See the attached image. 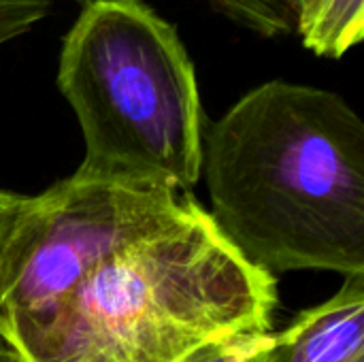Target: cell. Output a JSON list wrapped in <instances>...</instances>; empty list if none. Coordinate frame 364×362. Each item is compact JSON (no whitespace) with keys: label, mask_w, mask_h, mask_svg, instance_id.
Segmentation results:
<instances>
[{"label":"cell","mask_w":364,"mask_h":362,"mask_svg":"<svg viewBox=\"0 0 364 362\" xmlns=\"http://www.w3.org/2000/svg\"><path fill=\"white\" fill-rule=\"evenodd\" d=\"M209 4L235 23L273 38L294 30L303 0H209Z\"/></svg>","instance_id":"obj_7"},{"label":"cell","mask_w":364,"mask_h":362,"mask_svg":"<svg viewBox=\"0 0 364 362\" xmlns=\"http://www.w3.org/2000/svg\"><path fill=\"white\" fill-rule=\"evenodd\" d=\"M0 362H23L13 350H9L6 346L0 344Z\"/></svg>","instance_id":"obj_11"},{"label":"cell","mask_w":364,"mask_h":362,"mask_svg":"<svg viewBox=\"0 0 364 362\" xmlns=\"http://www.w3.org/2000/svg\"><path fill=\"white\" fill-rule=\"evenodd\" d=\"M190 198L75 173L21 196L0 237V344L21 348L102 262L173 222Z\"/></svg>","instance_id":"obj_4"},{"label":"cell","mask_w":364,"mask_h":362,"mask_svg":"<svg viewBox=\"0 0 364 362\" xmlns=\"http://www.w3.org/2000/svg\"><path fill=\"white\" fill-rule=\"evenodd\" d=\"M271 346L269 333H243L205 346L183 362H267Z\"/></svg>","instance_id":"obj_8"},{"label":"cell","mask_w":364,"mask_h":362,"mask_svg":"<svg viewBox=\"0 0 364 362\" xmlns=\"http://www.w3.org/2000/svg\"><path fill=\"white\" fill-rule=\"evenodd\" d=\"M209 218L275 275H364V124L331 90L267 81L203 141Z\"/></svg>","instance_id":"obj_1"},{"label":"cell","mask_w":364,"mask_h":362,"mask_svg":"<svg viewBox=\"0 0 364 362\" xmlns=\"http://www.w3.org/2000/svg\"><path fill=\"white\" fill-rule=\"evenodd\" d=\"M19 201H21L19 194H11V192H2L0 190V237L4 233V226L9 224L11 215L15 213Z\"/></svg>","instance_id":"obj_10"},{"label":"cell","mask_w":364,"mask_h":362,"mask_svg":"<svg viewBox=\"0 0 364 362\" xmlns=\"http://www.w3.org/2000/svg\"><path fill=\"white\" fill-rule=\"evenodd\" d=\"M58 87L85 143L75 175L190 194L205 141L196 70L177 28L145 0H83Z\"/></svg>","instance_id":"obj_3"},{"label":"cell","mask_w":364,"mask_h":362,"mask_svg":"<svg viewBox=\"0 0 364 362\" xmlns=\"http://www.w3.org/2000/svg\"><path fill=\"white\" fill-rule=\"evenodd\" d=\"M275 277L247 262L190 198L173 222L102 262L15 354L23 362H183L267 333Z\"/></svg>","instance_id":"obj_2"},{"label":"cell","mask_w":364,"mask_h":362,"mask_svg":"<svg viewBox=\"0 0 364 362\" xmlns=\"http://www.w3.org/2000/svg\"><path fill=\"white\" fill-rule=\"evenodd\" d=\"M53 0H0V45L26 34L51 9Z\"/></svg>","instance_id":"obj_9"},{"label":"cell","mask_w":364,"mask_h":362,"mask_svg":"<svg viewBox=\"0 0 364 362\" xmlns=\"http://www.w3.org/2000/svg\"><path fill=\"white\" fill-rule=\"evenodd\" d=\"M267 362H364V275L273 335Z\"/></svg>","instance_id":"obj_5"},{"label":"cell","mask_w":364,"mask_h":362,"mask_svg":"<svg viewBox=\"0 0 364 362\" xmlns=\"http://www.w3.org/2000/svg\"><path fill=\"white\" fill-rule=\"evenodd\" d=\"M294 30L320 58L339 60L364 36V0H303Z\"/></svg>","instance_id":"obj_6"}]
</instances>
